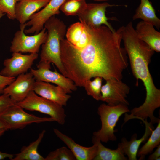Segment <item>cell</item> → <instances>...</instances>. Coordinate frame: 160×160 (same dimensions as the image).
<instances>
[{
    "instance_id": "cell-1",
    "label": "cell",
    "mask_w": 160,
    "mask_h": 160,
    "mask_svg": "<svg viewBox=\"0 0 160 160\" xmlns=\"http://www.w3.org/2000/svg\"><path fill=\"white\" fill-rule=\"evenodd\" d=\"M87 25L91 38L84 48L78 49L64 39L61 41L60 58L65 76L77 87H83L87 81L96 77L105 80H121L128 63L126 52L121 47V27L113 31L105 25Z\"/></svg>"
},
{
    "instance_id": "cell-2",
    "label": "cell",
    "mask_w": 160,
    "mask_h": 160,
    "mask_svg": "<svg viewBox=\"0 0 160 160\" xmlns=\"http://www.w3.org/2000/svg\"><path fill=\"white\" fill-rule=\"evenodd\" d=\"M121 34L132 74L136 79V85L138 86L140 79L146 92L144 102L135 107V111L142 118L153 119L154 111L160 107V90L155 86L148 67L155 51L138 38L132 22L122 26Z\"/></svg>"
},
{
    "instance_id": "cell-3",
    "label": "cell",
    "mask_w": 160,
    "mask_h": 160,
    "mask_svg": "<svg viewBox=\"0 0 160 160\" xmlns=\"http://www.w3.org/2000/svg\"><path fill=\"white\" fill-rule=\"evenodd\" d=\"M44 26L47 30V36L46 41L41 45L40 62L54 64L65 76V72L60 58V44L65 36L66 26L55 16L48 20Z\"/></svg>"
},
{
    "instance_id": "cell-4",
    "label": "cell",
    "mask_w": 160,
    "mask_h": 160,
    "mask_svg": "<svg viewBox=\"0 0 160 160\" xmlns=\"http://www.w3.org/2000/svg\"><path fill=\"white\" fill-rule=\"evenodd\" d=\"M128 106L122 104L114 106L105 103L100 105L97 113L101 121V127L93 133V137L105 143L116 140L114 128L120 117L124 114L129 112Z\"/></svg>"
},
{
    "instance_id": "cell-5",
    "label": "cell",
    "mask_w": 160,
    "mask_h": 160,
    "mask_svg": "<svg viewBox=\"0 0 160 160\" xmlns=\"http://www.w3.org/2000/svg\"><path fill=\"white\" fill-rule=\"evenodd\" d=\"M16 104L23 109L48 115L60 125L65 122L66 115L63 106L38 95L33 90L23 100Z\"/></svg>"
},
{
    "instance_id": "cell-6",
    "label": "cell",
    "mask_w": 160,
    "mask_h": 160,
    "mask_svg": "<svg viewBox=\"0 0 160 160\" xmlns=\"http://www.w3.org/2000/svg\"><path fill=\"white\" fill-rule=\"evenodd\" d=\"M26 26V23L20 24V29L15 33L11 42L10 52L38 53L40 46L46 41L47 32L45 27L38 33L30 36L24 32Z\"/></svg>"
},
{
    "instance_id": "cell-7",
    "label": "cell",
    "mask_w": 160,
    "mask_h": 160,
    "mask_svg": "<svg viewBox=\"0 0 160 160\" xmlns=\"http://www.w3.org/2000/svg\"><path fill=\"white\" fill-rule=\"evenodd\" d=\"M0 119L6 124L9 129H22L34 123L54 121L50 117H41L29 114L16 104L0 114Z\"/></svg>"
},
{
    "instance_id": "cell-8",
    "label": "cell",
    "mask_w": 160,
    "mask_h": 160,
    "mask_svg": "<svg viewBox=\"0 0 160 160\" xmlns=\"http://www.w3.org/2000/svg\"><path fill=\"white\" fill-rule=\"evenodd\" d=\"M118 6L106 2L87 3L84 10L77 16L80 22L87 25L97 27L105 25L112 31H116L108 21L109 20H114L116 19L107 17L106 11L109 7Z\"/></svg>"
},
{
    "instance_id": "cell-9",
    "label": "cell",
    "mask_w": 160,
    "mask_h": 160,
    "mask_svg": "<svg viewBox=\"0 0 160 160\" xmlns=\"http://www.w3.org/2000/svg\"><path fill=\"white\" fill-rule=\"evenodd\" d=\"M50 68V64L39 61L37 68H31L30 72L36 81L54 84L62 88L67 94L76 90L77 87L72 80L58 73L55 69L52 71Z\"/></svg>"
},
{
    "instance_id": "cell-10",
    "label": "cell",
    "mask_w": 160,
    "mask_h": 160,
    "mask_svg": "<svg viewBox=\"0 0 160 160\" xmlns=\"http://www.w3.org/2000/svg\"><path fill=\"white\" fill-rule=\"evenodd\" d=\"M106 83L102 85L100 101L111 106L122 104L128 105L127 100L130 88L121 80L111 78L105 80Z\"/></svg>"
},
{
    "instance_id": "cell-11",
    "label": "cell",
    "mask_w": 160,
    "mask_h": 160,
    "mask_svg": "<svg viewBox=\"0 0 160 160\" xmlns=\"http://www.w3.org/2000/svg\"><path fill=\"white\" fill-rule=\"evenodd\" d=\"M38 57L37 53L24 55L20 52H13L11 57L4 60V68L0 74L7 77L15 78L31 69L34 61Z\"/></svg>"
},
{
    "instance_id": "cell-12",
    "label": "cell",
    "mask_w": 160,
    "mask_h": 160,
    "mask_svg": "<svg viewBox=\"0 0 160 160\" xmlns=\"http://www.w3.org/2000/svg\"><path fill=\"white\" fill-rule=\"evenodd\" d=\"M66 0H49L41 10L33 14L26 23V26L31 27L25 29V34H36L43 29L47 20L52 17L60 13V8Z\"/></svg>"
},
{
    "instance_id": "cell-13",
    "label": "cell",
    "mask_w": 160,
    "mask_h": 160,
    "mask_svg": "<svg viewBox=\"0 0 160 160\" xmlns=\"http://www.w3.org/2000/svg\"><path fill=\"white\" fill-rule=\"evenodd\" d=\"M36 81L30 72L22 74L6 87L3 93L8 95L15 103H18L33 90Z\"/></svg>"
},
{
    "instance_id": "cell-14",
    "label": "cell",
    "mask_w": 160,
    "mask_h": 160,
    "mask_svg": "<svg viewBox=\"0 0 160 160\" xmlns=\"http://www.w3.org/2000/svg\"><path fill=\"white\" fill-rule=\"evenodd\" d=\"M33 91L38 95L63 106L66 105L71 97L60 87L43 81H36Z\"/></svg>"
},
{
    "instance_id": "cell-15",
    "label": "cell",
    "mask_w": 160,
    "mask_h": 160,
    "mask_svg": "<svg viewBox=\"0 0 160 160\" xmlns=\"http://www.w3.org/2000/svg\"><path fill=\"white\" fill-rule=\"evenodd\" d=\"M53 131L56 136L63 142L71 151L76 160H93L97 151V144L93 142V145L90 147L82 146L76 143L71 138L62 133L56 128Z\"/></svg>"
},
{
    "instance_id": "cell-16",
    "label": "cell",
    "mask_w": 160,
    "mask_h": 160,
    "mask_svg": "<svg viewBox=\"0 0 160 160\" xmlns=\"http://www.w3.org/2000/svg\"><path fill=\"white\" fill-rule=\"evenodd\" d=\"M143 122L145 124V133L140 138L137 139V135L135 133L132 135L130 140L128 141L123 137L118 144L124 155L127 156L128 160H137V154L140 145L148 140L154 129L153 124L148 122L147 120Z\"/></svg>"
},
{
    "instance_id": "cell-17",
    "label": "cell",
    "mask_w": 160,
    "mask_h": 160,
    "mask_svg": "<svg viewBox=\"0 0 160 160\" xmlns=\"http://www.w3.org/2000/svg\"><path fill=\"white\" fill-rule=\"evenodd\" d=\"M65 36L66 39L78 49L85 47L91 38L88 26L80 21L71 25L67 29Z\"/></svg>"
},
{
    "instance_id": "cell-18",
    "label": "cell",
    "mask_w": 160,
    "mask_h": 160,
    "mask_svg": "<svg viewBox=\"0 0 160 160\" xmlns=\"http://www.w3.org/2000/svg\"><path fill=\"white\" fill-rule=\"evenodd\" d=\"M49 0H20L15 7V19L20 24L28 21L30 17L44 7Z\"/></svg>"
},
{
    "instance_id": "cell-19",
    "label": "cell",
    "mask_w": 160,
    "mask_h": 160,
    "mask_svg": "<svg viewBox=\"0 0 160 160\" xmlns=\"http://www.w3.org/2000/svg\"><path fill=\"white\" fill-rule=\"evenodd\" d=\"M152 24L142 20L135 29L138 38L146 43L155 52L160 51V32Z\"/></svg>"
},
{
    "instance_id": "cell-20",
    "label": "cell",
    "mask_w": 160,
    "mask_h": 160,
    "mask_svg": "<svg viewBox=\"0 0 160 160\" xmlns=\"http://www.w3.org/2000/svg\"><path fill=\"white\" fill-rule=\"evenodd\" d=\"M140 19L152 24L158 29L160 28V19L149 0H140V3L132 17L133 20Z\"/></svg>"
},
{
    "instance_id": "cell-21",
    "label": "cell",
    "mask_w": 160,
    "mask_h": 160,
    "mask_svg": "<svg viewBox=\"0 0 160 160\" xmlns=\"http://www.w3.org/2000/svg\"><path fill=\"white\" fill-rule=\"evenodd\" d=\"M45 132V130H43L36 140L22 147L20 152L14 155L12 160H45V158L38 153V148Z\"/></svg>"
},
{
    "instance_id": "cell-22",
    "label": "cell",
    "mask_w": 160,
    "mask_h": 160,
    "mask_svg": "<svg viewBox=\"0 0 160 160\" xmlns=\"http://www.w3.org/2000/svg\"><path fill=\"white\" fill-rule=\"evenodd\" d=\"M92 143L97 145V151L93 160H127L121 148L118 145L117 149H111L104 146L101 141L93 136Z\"/></svg>"
},
{
    "instance_id": "cell-23",
    "label": "cell",
    "mask_w": 160,
    "mask_h": 160,
    "mask_svg": "<svg viewBox=\"0 0 160 160\" xmlns=\"http://www.w3.org/2000/svg\"><path fill=\"white\" fill-rule=\"evenodd\" d=\"M157 123V127L152 131L147 142L138 150L137 156L140 157L139 160H143L146 155L151 153L160 145V120Z\"/></svg>"
},
{
    "instance_id": "cell-24",
    "label": "cell",
    "mask_w": 160,
    "mask_h": 160,
    "mask_svg": "<svg viewBox=\"0 0 160 160\" xmlns=\"http://www.w3.org/2000/svg\"><path fill=\"white\" fill-rule=\"evenodd\" d=\"M87 4L86 0H66L60 10L67 16H78L84 10Z\"/></svg>"
},
{
    "instance_id": "cell-25",
    "label": "cell",
    "mask_w": 160,
    "mask_h": 160,
    "mask_svg": "<svg viewBox=\"0 0 160 160\" xmlns=\"http://www.w3.org/2000/svg\"><path fill=\"white\" fill-rule=\"evenodd\" d=\"M103 78L100 77L87 81L84 86L87 94L97 100H100L101 97V89Z\"/></svg>"
},
{
    "instance_id": "cell-26",
    "label": "cell",
    "mask_w": 160,
    "mask_h": 160,
    "mask_svg": "<svg viewBox=\"0 0 160 160\" xmlns=\"http://www.w3.org/2000/svg\"><path fill=\"white\" fill-rule=\"evenodd\" d=\"M74 155L68 148L62 147L51 152L45 158V160H75Z\"/></svg>"
},
{
    "instance_id": "cell-27",
    "label": "cell",
    "mask_w": 160,
    "mask_h": 160,
    "mask_svg": "<svg viewBox=\"0 0 160 160\" xmlns=\"http://www.w3.org/2000/svg\"><path fill=\"white\" fill-rule=\"evenodd\" d=\"M20 0H0V12L6 14L10 20L15 19V7Z\"/></svg>"
},
{
    "instance_id": "cell-28",
    "label": "cell",
    "mask_w": 160,
    "mask_h": 160,
    "mask_svg": "<svg viewBox=\"0 0 160 160\" xmlns=\"http://www.w3.org/2000/svg\"><path fill=\"white\" fill-rule=\"evenodd\" d=\"M15 103L7 95L3 93L0 95V114Z\"/></svg>"
},
{
    "instance_id": "cell-29",
    "label": "cell",
    "mask_w": 160,
    "mask_h": 160,
    "mask_svg": "<svg viewBox=\"0 0 160 160\" xmlns=\"http://www.w3.org/2000/svg\"><path fill=\"white\" fill-rule=\"evenodd\" d=\"M15 78L8 77L0 74V95L3 94L4 89L13 81Z\"/></svg>"
},
{
    "instance_id": "cell-30",
    "label": "cell",
    "mask_w": 160,
    "mask_h": 160,
    "mask_svg": "<svg viewBox=\"0 0 160 160\" xmlns=\"http://www.w3.org/2000/svg\"><path fill=\"white\" fill-rule=\"evenodd\" d=\"M154 152L149 156L148 160H158L160 159V145L157 147Z\"/></svg>"
},
{
    "instance_id": "cell-31",
    "label": "cell",
    "mask_w": 160,
    "mask_h": 160,
    "mask_svg": "<svg viewBox=\"0 0 160 160\" xmlns=\"http://www.w3.org/2000/svg\"><path fill=\"white\" fill-rule=\"evenodd\" d=\"M14 155L12 154L2 152L0 151V160H4L6 159H9L12 160Z\"/></svg>"
},
{
    "instance_id": "cell-32",
    "label": "cell",
    "mask_w": 160,
    "mask_h": 160,
    "mask_svg": "<svg viewBox=\"0 0 160 160\" xmlns=\"http://www.w3.org/2000/svg\"><path fill=\"white\" fill-rule=\"evenodd\" d=\"M5 129L7 130L9 129L6 124L0 119V129Z\"/></svg>"
},
{
    "instance_id": "cell-33",
    "label": "cell",
    "mask_w": 160,
    "mask_h": 160,
    "mask_svg": "<svg viewBox=\"0 0 160 160\" xmlns=\"http://www.w3.org/2000/svg\"><path fill=\"white\" fill-rule=\"evenodd\" d=\"M6 131H7V130L5 129H0V138L4 134Z\"/></svg>"
},
{
    "instance_id": "cell-34",
    "label": "cell",
    "mask_w": 160,
    "mask_h": 160,
    "mask_svg": "<svg viewBox=\"0 0 160 160\" xmlns=\"http://www.w3.org/2000/svg\"><path fill=\"white\" fill-rule=\"evenodd\" d=\"M97 2H106L110 0H93Z\"/></svg>"
},
{
    "instance_id": "cell-35",
    "label": "cell",
    "mask_w": 160,
    "mask_h": 160,
    "mask_svg": "<svg viewBox=\"0 0 160 160\" xmlns=\"http://www.w3.org/2000/svg\"><path fill=\"white\" fill-rule=\"evenodd\" d=\"M5 15V14L0 12V20Z\"/></svg>"
}]
</instances>
